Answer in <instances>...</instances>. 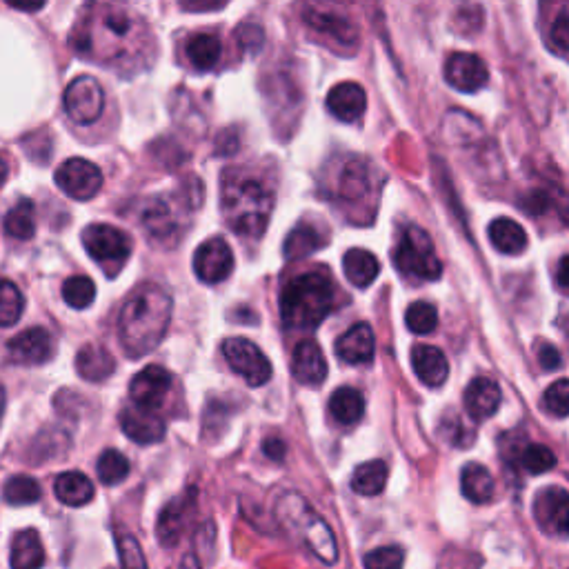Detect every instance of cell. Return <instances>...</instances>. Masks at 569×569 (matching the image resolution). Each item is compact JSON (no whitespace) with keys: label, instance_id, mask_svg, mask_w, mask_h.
<instances>
[{"label":"cell","instance_id":"obj_30","mask_svg":"<svg viewBox=\"0 0 569 569\" xmlns=\"http://www.w3.org/2000/svg\"><path fill=\"white\" fill-rule=\"evenodd\" d=\"M329 414L334 416L336 423L341 425H356L365 414V398L354 387L336 389L329 398Z\"/></svg>","mask_w":569,"mask_h":569},{"label":"cell","instance_id":"obj_29","mask_svg":"<svg viewBox=\"0 0 569 569\" xmlns=\"http://www.w3.org/2000/svg\"><path fill=\"white\" fill-rule=\"evenodd\" d=\"M54 494L69 507H83L94 498V483L81 472H65L56 478Z\"/></svg>","mask_w":569,"mask_h":569},{"label":"cell","instance_id":"obj_56","mask_svg":"<svg viewBox=\"0 0 569 569\" xmlns=\"http://www.w3.org/2000/svg\"><path fill=\"white\" fill-rule=\"evenodd\" d=\"M5 401H7V398H5V387L0 385V418H3V414H5Z\"/></svg>","mask_w":569,"mask_h":569},{"label":"cell","instance_id":"obj_13","mask_svg":"<svg viewBox=\"0 0 569 569\" xmlns=\"http://www.w3.org/2000/svg\"><path fill=\"white\" fill-rule=\"evenodd\" d=\"M534 518L547 534L567 536L569 496L563 487H545L534 501Z\"/></svg>","mask_w":569,"mask_h":569},{"label":"cell","instance_id":"obj_26","mask_svg":"<svg viewBox=\"0 0 569 569\" xmlns=\"http://www.w3.org/2000/svg\"><path fill=\"white\" fill-rule=\"evenodd\" d=\"M343 269L349 283L365 289L381 274V263H378V258L372 252H367V249H349L343 258Z\"/></svg>","mask_w":569,"mask_h":569},{"label":"cell","instance_id":"obj_21","mask_svg":"<svg viewBox=\"0 0 569 569\" xmlns=\"http://www.w3.org/2000/svg\"><path fill=\"white\" fill-rule=\"evenodd\" d=\"M329 114L343 123H356L367 109V94L358 83H338L327 94Z\"/></svg>","mask_w":569,"mask_h":569},{"label":"cell","instance_id":"obj_42","mask_svg":"<svg viewBox=\"0 0 569 569\" xmlns=\"http://www.w3.org/2000/svg\"><path fill=\"white\" fill-rule=\"evenodd\" d=\"M543 407L556 418H565L569 414V383L567 378H558L556 383L547 387L543 396Z\"/></svg>","mask_w":569,"mask_h":569},{"label":"cell","instance_id":"obj_18","mask_svg":"<svg viewBox=\"0 0 569 569\" xmlns=\"http://www.w3.org/2000/svg\"><path fill=\"white\" fill-rule=\"evenodd\" d=\"M305 21L309 27L316 29V32L334 38L341 47L352 49L354 45H358V29L338 12H329V9L323 7H307Z\"/></svg>","mask_w":569,"mask_h":569},{"label":"cell","instance_id":"obj_17","mask_svg":"<svg viewBox=\"0 0 569 569\" xmlns=\"http://www.w3.org/2000/svg\"><path fill=\"white\" fill-rule=\"evenodd\" d=\"M501 387L489 376H476L465 389V409L474 421H487L501 407Z\"/></svg>","mask_w":569,"mask_h":569},{"label":"cell","instance_id":"obj_11","mask_svg":"<svg viewBox=\"0 0 569 569\" xmlns=\"http://www.w3.org/2000/svg\"><path fill=\"white\" fill-rule=\"evenodd\" d=\"M234 269V254L229 249L225 238H209L196 249L194 256V272L203 283L216 285L223 283Z\"/></svg>","mask_w":569,"mask_h":569},{"label":"cell","instance_id":"obj_50","mask_svg":"<svg viewBox=\"0 0 569 569\" xmlns=\"http://www.w3.org/2000/svg\"><path fill=\"white\" fill-rule=\"evenodd\" d=\"M263 452L269 458H272V461H283L287 447H285V443L281 441V438H265V441H263Z\"/></svg>","mask_w":569,"mask_h":569},{"label":"cell","instance_id":"obj_37","mask_svg":"<svg viewBox=\"0 0 569 569\" xmlns=\"http://www.w3.org/2000/svg\"><path fill=\"white\" fill-rule=\"evenodd\" d=\"M96 472L105 485H118L129 476V461L118 449H105L96 463Z\"/></svg>","mask_w":569,"mask_h":569},{"label":"cell","instance_id":"obj_23","mask_svg":"<svg viewBox=\"0 0 569 569\" xmlns=\"http://www.w3.org/2000/svg\"><path fill=\"white\" fill-rule=\"evenodd\" d=\"M412 367L418 381L427 387H441L449 376L447 356L436 345H416L412 349Z\"/></svg>","mask_w":569,"mask_h":569},{"label":"cell","instance_id":"obj_40","mask_svg":"<svg viewBox=\"0 0 569 569\" xmlns=\"http://www.w3.org/2000/svg\"><path fill=\"white\" fill-rule=\"evenodd\" d=\"M63 298L69 307L85 309L94 303L96 285L89 276H72L63 285Z\"/></svg>","mask_w":569,"mask_h":569},{"label":"cell","instance_id":"obj_19","mask_svg":"<svg viewBox=\"0 0 569 569\" xmlns=\"http://www.w3.org/2000/svg\"><path fill=\"white\" fill-rule=\"evenodd\" d=\"M292 372L298 383L316 387L327 378V361L323 349L314 341H301L294 347Z\"/></svg>","mask_w":569,"mask_h":569},{"label":"cell","instance_id":"obj_24","mask_svg":"<svg viewBox=\"0 0 569 569\" xmlns=\"http://www.w3.org/2000/svg\"><path fill=\"white\" fill-rule=\"evenodd\" d=\"M76 369L83 381L101 383L114 374L116 361H114V356L109 354V349L92 343V345L81 347V352H78L76 356Z\"/></svg>","mask_w":569,"mask_h":569},{"label":"cell","instance_id":"obj_55","mask_svg":"<svg viewBox=\"0 0 569 569\" xmlns=\"http://www.w3.org/2000/svg\"><path fill=\"white\" fill-rule=\"evenodd\" d=\"M185 9H194V12H201V9H221L225 5H183Z\"/></svg>","mask_w":569,"mask_h":569},{"label":"cell","instance_id":"obj_47","mask_svg":"<svg viewBox=\"0 0 569 569\" xmlns=\"http://www.w3.org/2000/svg\"><path fill=\"white\" fill-rule=\"evenodd\" d=\"M485 9L481 5H465L456 12V29L463 34H474L483 29Z\"/></svg>","mask_w":569,"mask_h":569},{"label":"cell","instance_id":"obj_25","mask_svg":"<svg viewBox=\"0 0 569 569\" xmlns=\"http://www.w3.org/2000/svg\"><path fill=\"white\" fill-rule=\"evenodd\" d=\"M12 569H41L45 565V547L36 529H23L12 543Z\"/></svg>","mask_w":569,"mask_h":569},{"label":"cell","instance_id":"obj_7","mask_svg":"<svg viewBox=\"0 0 569 569\" xmlns=\"http://www.w3.org/2000/svg\"><path fill=\"white\" fill-rule=\"evenodd\" d=\"M83 245L87 254L92 256L96 263H101L105 272H109V276L118 274V269L125 265L129 254H132V238L121 232V229L105 223L85 227Z\"/></svg>","mask_w":569,"mask_h":569},{"label":"cell","instance_id":"obj_3","mask_svg":"<svg viewBox=\"0 0 569 569\" xmlns=\"http://www.w3.org/2000/svg\"><path fill=\"white\" fill-rule=\"evenodd\" d=\"M136 29V16L123 7L94 5L87 9L83 21L74 27L69 43L78 56L96 58V61H112L123 45H127Z\"/></svg>","mask_w":569,"mask_h":569},{"label":"cell","instance_id":"obj_39","mask_svg":"<svg viewBox=\"0 0 569 569\" xmlns=\"http://www.w3.org/2000/svg\"><path fill=\"white\" fill-rule=\"evenodd\" d=\"M25 301L21 289L12 281H0V327H9L18 323L23 316Z\"/></svg>","mask_w":569,"mask_h":569},{"label":"cell","instance_id":"obj_52","mask_svg":"<svg viewBox=\"0 0 569 569\" xmlns=\"http://www.w3.org/2000/svg\"><path fill=\"white\" fill-rule=\"evenodd\" d=\"M7 176H9V165L3 158V154H0V189H3V185L7 183Z\"/></svg>","mask_w":569,"mask_h":569},{"label":"cell","instance_id":"obj_44","mask_svg":"<svg viewBox=\"0 0 569 569\" xmlns=\"http://www.w3.org/2000/svg\"><path fill=\"white\" fill-rule=\"evenodd\" d=\"M441 436L454 447H469L474 443V429H469L461 418L447 416L441 421Z\"/></svg>","mask_w":569,"mask_h":569},{"label":"cell","instance_id":"obj_34","mask_svg":"<svg viewBox=\"0 0 569 569\" xmlns=\"http://www.w3.org/2000/svg\"><path fill=\"white\" fill-rule=\"evenodd\" d=\"M323 238L321 232L314 225L309 223H301L296 225L292 232H289L287 241H285V256L289 261H298V258H305L309 254H314L316 249H321Z\"/></svg>","mask_w":569,"mask_h":569},{"label":"cell","instance_id":"obj_16","mask_svg":"<svg viewBox=\"0 0 569 569\" xmlns=\"http://www.w3.org/2000/svg\"><path fill=\"white\" fill-rule=\"evenodd\" d=\"M9 361L16 365H43L54 354V341L43 327H29L7 345Z\"/></svg>","mask_w":569,"mask_h":569},{"label":"cell","instance_id":"obj_46","mask_svg":"<svg viewBox=\"0 0 569 569\" xmlns=\"http://www.w3.org/2000/svg\"><path fill=\"white\" fill-rule=\"evenodd\" d=\"M118 554H121L123 569H147L143 549L132 534H123L118 538Z\"/></svg>","mask_w":569,"mask_h":569},{"label":"cell","instance_id":"obj_12","mask_svg":"<svg viewBox=\"0 0 569 569\" xmlns=\"http://www.w3.org/2000/svg\"><path fill=\"white\" fill-rule=\"evenodd\" d=\"M445 81L452 85L456 92L474 94L483 89L489 81L487 65L481 56L456 52L447 58L445 63Z\"/></svg>","mask_w":569,"mask_h":569},{"label":"cell","instance_id":"obj_20","mask_svg":"<svg viewBox=\"0 0 569 569\" xmlns=\"http://www.w3.org/2000/svg\"><path fill=\"white\" fill-rule=\"evenodd\" d=\"M376 352V338L372 327L367 323H358L349 327L347 332L338 338L336 354L347 365H365L374 358Z\"/></svg>","mask_w":569,"mask_h":569},{"label":"cell","instance_id":"obj_9","mask_svg":"<svg viewBox=\"0 0 569 569\" xmlns=\"http://www.w3.org/2000/svg\"><path fill=\"white\" fill-rule=\"evenodd\" d=\"M65 112L78 125H92L101 118L105 109V92L94 76H78L67 85Z\"/></svg>","mask_w":569,"mask_h":569},{"label":"cell","instance_id":"obj_1","mask_svg":"<svg viewBox=\"0 0 569 569\" xmlns=\"http://www.w3.org/2000/svg\"><path fill=\"white\" fill-rule=\"evenodd\" d=\"M174 301L161 285L134 289L118 316V338L129 358H141L161 345L172 321Z\"/></svg>","mask_w":569,"mask_h":569},{"label":"cell","instance_id":"obj_14","mask_svg":"<svg viewBox=\"0 0 569 569\" xmlns=\"http://www.w3.org/2000/svg\"><path fill=\"white\" fill-rule=\"evenodd\" d=\"M169 389H172V374L161 365H147L134 376L132 385H129V396H132L136 407L158 409Z\"/></svg>","mask_w":569,"mask_h":569},{"label":"cell","instance_id":"obj_45","mask_svg":"<svg viewBox=\"0 0 569 569\" xmlns=\"http://www.w3.org/2000/svg\"><path fill=\"white\" fill-rule=\"evenodd\" d=\"M549 47L558 56H567L569 52V9L561 7V14L554 18V25L549 29Z\"/></svg>","mask_w":569,"mask_h":569},{"label":"cell","instance_id":"obj_22","mask_svg":"<svg viewBox=\"0 0 569 569\" xmlns=\"http://www.w3.org/2000/svg\"><path fill=\"white\" fill-rule=\"evenodd\" d=\"M194 492H189L187 496L176 498V501L169 503L161 516H158V525H156V536L165 547H174L187 527L189 514H192L194 507Z\"/></svg>","mask_w":569,"mask_h":569},{"label":"cell","instance_id":"obj_53","mask_svg":"<svg viewBox=\"0 0 569 569\" xmlns=\"http://www.w3.org/2000/svg\"><path fill=\"white\" fill-rule=\"evenodd\" d=\"M181 569H201V565H198V558H196L194 554H187V556L183 558Z\"/></svg>","mask_w":569,"mask_h":569},{"label":"cell","instance_id":"obj_5","mask_svg":"<svg viewBox=\"0 0 569 569\" xmlns=\"http://www.w3.org/2000/svg\"><path fill=\"white\" fill-rule=\"evenodd\" d=\"M276 518L325 565L338 563V545L332 529L301 494L287 492L278 498Z\"/></svg>","mask_w":569,"mask_h":569},{"label":"cell","instance_id":"obj_36","mask_svg":"<svg viewBox=\"0 0 569 569\" xmlns=\"http://www.w3.org/2000/svg\"><path fill=\"white\" fill-rule=\"evenodd\" d=\"M41 485H38L32 476H14L9 478L3 489L5 503L21 507V505H34L41 501Z\"/></svg>","mask_w":569,"mask_h":569},{"label":"cell","instance_id":"obj_27","mask_svg":"<svg viewBox=\"0 0 569 569\" xmlns=\"http://www.w3.org/2000/svg\"><path fill=\"white\" fill-rule=\"evenodd\" d=\"M489 241L498 249L501 254L516 256L523 254L527 249V234L525 229L518 225L512 218H496V221L489 225Z\"/></svg>","mask_w":569,"mask_h":569},{"label":"cell","instance_id":"obj_33","mask_svg":"<svg viewBox=\"0 0 569 569\" xmlns=\"http://www.w3.org/2000/svg\"><path fill=\"white\" fill-rule=\"evenodd\" d=\"M5 232L16 241H29L36 232V207L29 198H21L5 216Z\"/></svg>","mask_w":569,"mask_h":569},{"label":"cell","instance_id":"obj_43","mask_svg":"<svg viewBox=\"0 0 569 569\" xmlns=\"http://www.w3.org/2000/svg\"><path fill=\"white\" fill-rule=\"evenodd\" d=\"M403 561V549L396 545H387L365 554V569H403Z\"/></svg>","mask_w":569,"mask_h":569},{"label":"cell","instance_id":"obj_2","mask_svg":"<svg viewBox=\"0 0 569 569\" xmlns=\"http://www.w3.org/2000/svg\"><path fill=\"white\" fill-rule=\"evenodd\" d=\"M221 207L236 234L261 238L274 209V192L265 181L241 169H227L221 183Z\"/></svg>","mask_w":569,"mask_h":569},{"label":"cell","instance_id":"obj_48","mask_svg":"<svg viewBox=\"0 0 569 569\" xmlns=\"http://www.w3.org/2000/svg\"><path fill=\"white\" fill-rule=\"evenodd\" d=\"M538 363H541V367L547 369V372H556V369H561L563 365V356L558 352V347L545 343L538 347Z\"/></svg>","mask_w":569,"mask_h":569},{"label":"cell","instance_id":"obj_15","mask_svg":"<svg viewBox=\"0 0 569 569\" xmlns=\"http://www.w3.org/2000/svg\"><path fill=\"white\" fill-rule=\"evenodd\" d=\"M118 421H121L125 436L138 445H154L165 438V421L158 414V409L127 405Z\"/></svg>","mask_w":569,"mask_h":569},{"label":"cell","instance_id":"obj_6","mask_svg":"<svg viewBox=\"0 0 569 569\" xmlns=\"http://www.w3.org/2000/svg\"><path fill=\"white\" fill-rule=\"evenodd\" d=\"M394 263L398 272L414 281H438L443 276V263L436 254L432 238L418 225L403 229L394 249Z\"/></svg>","mask_w":569,"mask_h":569},{"label":"cell","instance_id":"obj_54","mask_svg":"<svg viewBox=\"0 0 569 569\" xmlns=\"http://www.w3.org/2000/svg\"><path fill=\"white\" fill-rule=\"evenodd\" d=\"M14 9H21V12H36V9H43V3H38V5H14Z\"/></svg>","mask_w":569,"mask_h":569},{"label":"cell","instance_id":"obj_41","mask_svg":"<svg viewBox=\"0 0 569 569\" xmlns=\"http://www.w3.org/2000/svg\"><path fill=\"white\" fill-rule=\"evenodd\" d=\"M521 465L529 474H545L556 467V454L545 445H527L521 454Z\"/></svg>","mask_w":569,"mask_h":569},{"label":"cell","instance_id":"obj_51","mask_svg":"<svg viewBox=\"0 0 569 569\" xmlns=\"http://www.w3.org/2000/svg\"><path fill=\"white\" fill-rule=\"evenodd\" d=\"M567 265H569V258L563 256L561 263H558V272H556V281H558V289H561V292H567V285H569V281H567L569 267Z\"/></svg>","mask_w":569,"mask_h":569},{"label":"cell","instance_id":"obj_31","mask_svg":"<svg viewBox=\"0 0 569 569\" xmlns=\"http://www.w3.org/2000/svg\"><path fill=\"white\" fill-rule=\"evenodd\" d=\"M187 61L192 63L198 72H212V69L221 61L223 45L218 36L212 34H196L185 45Z\"/></svg>","mask_w":569,"mask_h":569},{"label":"cell","instance_id":"obj_4","mask_svg":"<svg viewBox=\"0 0 569 569\" xmlns=\"http://www.w3.org/2000/svg\"><path fill=\"white\" fill-rule=\"evenodd\" d=\"M334 285L323 272L294 276L281 292V318L289 329H316L332 314Z\"/></svg>","mask_w":569,"mask_h":569},{"label":"cell","instance_id":"obj_35","mask_svg":"<svg viewBox=\"0 0 569 569\" xmlns=\"http://www.w3.org/2000/svg\"><path fill=\"white\" fill-rule=\"evenodd\" d=\"M143 225L147 227V232L152 234L158 241H165L167 236L176 234V221H174V212L169 209L167 203L163 201H154L145 209L143 216Z\"/></svg>","mask_w":569,"mask_h":569},{"label":"cell","instance_id":"obj_32","mask_svg":"<svg viewBox=\"0 0 569 569\" xmlns=\"http://www.w3.org/2000/svg\"><path fill=\"white\" fill-rule=\"evenodd\" d=\"M389 469L383 461H369L358 465L352 474V489L361 496H378L387 485Z\"/></svg>","mask_w":569,"mask_h":569},{"label":"cell","instance_id":"obj_10","mask_svg":"<svg viewBox=\"0 0 569 569\" xmlns=\"http://www.w3.org/2000/svg\"><path fill=\"white\" fill-rule=\"evenodd\" d=\"M56 185L74 201H89L103 187V172L85 158H69L56 169Z\"/></svg>","mask_w":569,"mask_h":569},{"label":"cell","instance_id":"obj_8","mask_svg":"<svg viewBox=\"0 0 569 569\" xmlns=\"http://www.w3.org/2000/svg\"><path fill=\"white\" fill-rule=\"evenodd\" d=\"M227 365L243 378L249 387H261L272 378V363L263 354V349L249 338H227L223 343Z\"/></svg>","mask_w":569,"mask_h":569},{"label":"cell","instance_id":"obj_28","mask_svg":"<svg viewBox=\"0 0 569 569\" xmlns=\"http://www.w3.org/2000/svg\"><path fill=\"white\" fill-rule=\"evenodd\" d=\"M461 489L469 503L483 505L489 503L494 496V476L489 474V469L481 463H469L461 472Z\"/></svg>","mask_w":569,"mask_h":569},{"label":"cell","instance_id":"obj_49","mask_svg":"<svg viewBox=\"0 0 569 569\" xmlns=\"http://www.w3.org/2000/svg\"><path fill=\"white\" fill-rule=\"evenodd\" d=\"M238 41L245 49H258L263 45V32L256 25H243L238 29Z\"/></svg>","mask_w":569,"mask_h":569},{"label":"cell","instance_id":"obj_38","mask_svg":"<svg viewBox=\"0 0 569 569\" xmlns=\"http://www.w3.org/2000/svg\"><path fill=\"white\" fill-rule=\"evenodd\" d=\"M405 325L418 336L432 334L438 325V309L427 301H416L405 312Z\"/></svg>","mask_w":569,"mask_h":569}]
</instances>
